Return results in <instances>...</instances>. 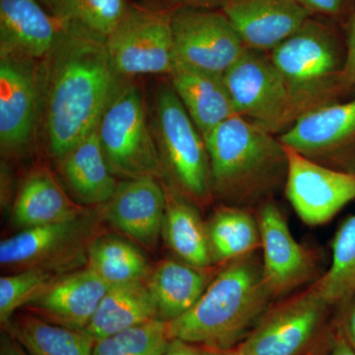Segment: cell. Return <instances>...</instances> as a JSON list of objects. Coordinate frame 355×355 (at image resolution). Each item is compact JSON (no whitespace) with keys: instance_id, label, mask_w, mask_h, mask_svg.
<instances>
[{"instance_id":"obj_1","label":"cell","mask_w":355,"mask_h":355,"mask_svg":"<svg viewBox=\"0 0 355 355\" xmlns=\"http://www.w3.org/2000/svg\"><path fill=\"white\" fill-rule=\"evenodd\" d=\"M105 43L60 28L55 48L40 62V120L58 160L97 130L121 83Z\"/></svg>"},{"instance_id":"obj_2","label":"cell","mask_w":355,"mask_h":355,"mask_svg":"<svg viewBox=\"0 0 355 355\" xmlns=\"http://www.w3.org/2000/svg\"><path fill=\"white\" fill-rule=\"evenodd\" d=\"M211 193L224 205L256 210L286 184V147L275 133L235 114L203 137Z\"/></svg>"},{"instance_id":"obj_3","label":"cell","mask_w":355,"mask_h":355,"mask_svg":"<svg viewBox=\"0 0 355 355\" xmlns=\"http://www.w3.org/2000/svg\"><path fill=\"white\" fill-rule=\"evenodd\" d=\"M258 253L220 266L195 306L169 322L171 338L209 349H236L275 301Z\"/></svg>"},{"instance_id":"obj_4","label":"cell","mask_w":355,"mask_h":355,"mask_svg":"<svg viewBox=\"0 0 355 355\" xmlns=\"http://www.w3.org/2000/svg\"><path fill=\"white\" fill-rule=\"evenodd\" d=\"M317 282V280H316ZM273 303L236 349L242 355H324L336 330L335 306L317 282Z\"/></svg>"},{"instance_id":"obj_5","label":"cell","mask_w":355,"mask_h":355,"mask_svg":"<svg viewBox=\"0 0 355 355\" xmlns=\"http://www.w3.org/2000/svg\"><path fill=\"white\" fill-rule=\"evenodd\" d=\"M270 53L288 89L293 123L303 114L335 103L336 93L345 88L335 40L318 21L309 18Z\"/></svg>"},{"instance_id":"obj_6","label":"cell","mask_w":355,"mask_h":355,"mask_svg":"<svg viewBox=\"0 0 355 355\" xmlns=\"http://www.w3.org/2000/svg\"><path fill=\"white\" fill-rule=\"evenodd\" d=\"M98 137L114 176L164 179V166L137 86L121 81L103 114Z\"/></svg>"},{"instance_id":"obj_7","label":"cell","mask_w":355,"mask_h":355,"mask_svg":"<svg viewBox=\"0 0 355 355\" xmlns=\"http://www.w3.org/2000/svg\"><path fill=\"white\" fill-rule=\"evenodd\" d=\"M153 128L166 174L173 188L193 202L211 196L209 153L205 139L172 86L162 84L156 94Z\"/></svg>"},{"instance_id":"obj_8","label":"cell","mask_w":355,"mask_h":355,"mask_svg":"<svg viewBox=\"0 0 355 355\" xmlns=\"http://www.w3.org/2000/svg\"><path fill=\"white\" fill-rule=\"evenodd\" d=\"M223 79L237 114L275 135L291 127L288 89L272 58L263 51L246 49Z\"/></svg>"},{"instance_id":"obj_9","label":"cell","mask_w":355,"mask_h":355,"mask_svg":"<svg viewBox=\"0 0 355 355\" xmlns=\"http://www.w3.org/2000/svg\"><path fill=\"white\" fill-rule=\"evenodd\" d=\"M105 44L120 78L169 76L175 62L172 15L130 6Z\"/></svg>"},{"instance_id":"obj_10","label":"cell","mask_w":355,"mask_h":355,"mask_svg":"<svg viewBox=\"0 0 355 355\" xmlns=\"http://www.w3.org/2000/svg\"><path fill=\"white\" fill-rule=\"evenodd\" d=\"M100 214L89 210L71 220L23 229L0 243V263L20 270L46 268L60 273L93 242Z\"/></svg>"},{"instance_id":"obj_11","label":"cell","mask_w":355,"mask_h":355,"mask_svg":"<svg viewBox=\"0 0 355 355\" xmlns=\"http://www.w3.org/2000/svg\"><path fill=\"white\" fill-rule=\"evenodd\" d=\"M284 147L287 155L284 191L305 224L320 226L328 223L355 200V173L320 164L291 147Z\"/></svg>"},{"instance_id":"obj_12","label":"cell","mask_w":355,"mask_h":355,"mask_svg":"<svg viewBox=\"0 0 355 355\" xmlns=\"http://www.w3.org/2000/svg\"><path fill=\"white\" fill-rule=\"evenodd\" d=\"M175 62L223 76L246 50L223 13L183 9L172 15Z\"/></svg>"},{"instance_id":"obj_13","label":"cell","mask_w":355,"mask_h":355,"mask_svg":"<svg viewBox=\"0 0 355 355\" xmlns=\"http://www.w3.org/2000/svg\"><path fill=\"white\" fill-rule=\"evenodd\" d=\"M254 211L260 227L263 279L275 300L314 284L320 277L316 257L296 241L277 203L268 200Z\"/></svg>"},{"instance_id":"obj_14","label":"cell","mask_w":355,"mask_h":355,"mask_svg":"<svg viewBox=\"0 0 355 355\" xmlns=\"http://www.w3.org/2000/svg\"><path fill=\"white\" fill-rule=\"evenodd\" d=\"M0 55V144L15 155L31 146L41 111L40 64Z\"/></svg>"},{"instance_id":"obj_15","label":"cell","mask_w":355,"mask_h":355,"mask_svg":"<svg viewBox=\"0 0 355 355\" xmlns=\"http://www.w3.org/2000/svg\"><path fill=\"white\" fill-rule=\"evenodd\" d=\"M279 139L305 157L331 167L355 144V99L303 114Z\"/></svg>"},{"instance_id":"obj_16","label":"cell","mask_w":355,"mask_h":355,"mask_svg":"<svg viewBox=\"0 0 355 355\" xmlns=\"http://www.w3.org/2000/svg\"><path fill=\"white\" fill-rule=\"evenodd\" d=\"M222 10L246 49L263 53L275 50L310 18L296 0H225Z\"/></svg>"},{"instance_id":"obj_17","label":"cell","mask_w":355,"mask_h":355,"mask_svg":"<svg viewBox=\"0 0 355 355\" xmlns=\"http://www.w3.org/2000/svg\"><path fill=\"white\" fill-rule=\"evenodd\" d=\"M153 177L135 178L118 184L104 216L135 241L154 247L164 224V184Z\"/></svg>"},{"instance_id":"obj_18","label":"cell","mask_w":355,"mask_h":355,"mask_svg":"<svg viewBox=\"0 0 355 355\" xmlns=\"http://www.w3.org/2000/svg\"><path fill=\"white\" fill-rule=\"evenodd\" d=\"M110 288L87 266L60 275L30 304L35 315L50 323L71 330H85Z\"/></svg>"},{"instance_id":"obj_19","label":"cell","mask_w":355,"mask_h":355,"mask_svg":"<svg viewBox=\"0 0 355 355\" xmlns=\"http://www.w3.org/2000/svg\"><path fill=\"white\" fill-rule=\"evenodd\" d=\"M60 34V26L40 0H0V55L42 62Z\"/></svg>"},{"instance_id":"obj_20","label":"cell","mask_w":355,"mask_h":355,"mask_svg":"<svg viewBox=\"0 0 355 355\" xmlns=\"http://www.w3.org/2000/svg\"><path fill=\"white\" fill-rule=\"evenodd\" d=\"M172 87L202 137L237 114L223 76L174 62Z\"/></svg>"},{"instance_id":"obj_21","label":"cell","mask_w":355,"mask_h":355,"mask_svg":"<svg viewBox=\"0 0 355 355\" xmlns=\"http://www.w3.org/2000/svg\"><path fill=\"white\" fill-rule=\"evenodd\" d=\"M214 277L209 268L182 261H161L146 282L159 319L172 322L186 314L202 297Z\"/></svg>"},{"instance_id":"obj_22","label":"cell","mask_w":355,"mask_h":355,"mask_svg":"<svg viewBox=\"0 0 355 355\" xmlns=\"http://www.w3.org/2000/svg\"><path fill=\"white\" fill-rule=\"evenodd\" d=\"M166 210L163 232L168 246L184 263L200 268L214 265L207 222L195 202L173 187L164 184Z\"/></svg>"},{"instance_id":"obj_23","label":"cell","mask_w":355,"mask_h":355,"mask_svg":"<svg viewBox=\"0 0 355 355\" xmlns=\"http://www.w3.org/2000/svg\"><path fill=\"white\" fill-rule=\"evenodd\" d=\"M60 172L70 190L87 205H104L118 184L105 158L98 128L60 160Z\"/></svg>"},{"instance_id":"obj_24","label":"cell","mask_w":355,"mask_h":355,"mask_svg":"<svg viewBox=\"0 0 355 355\" xmlns=\"http://www.w3.org/2000/svg\"><path fill=\"white\" fill-rule=\"evenodd\" d=\"M89 210L76 205L50 173H33L21 187L12 210L14 225L22 229L71 220Z\"/></svg>"},{"instance_id":"obj_25","label":"cell","mask_w":355,"mask_h":355,"mask_svg":"<svg viewBox=\"0 0 355 355\" xmlns=\"http://www.w3.org/2000/svg\"><path fill=\"white\" fill-rule=\"evenodd\" d=\"M154 319H159L157 309L147 284L142 280L111 287L85 331L98 342Z\"/></svg>"},{"instance_id":"obj_26","label":"cell","mask_w":355,"mask_h":355,"mask_svg":"<svg viewBox=\"0 0 355 355\" xmlns=\"http://www.w3.org/2000/svg\"><path fill=\"white\" fill-rule=\"evenodd\" d=\"M214 266H225L261 249V233L253 210L223 205L207 221Z\"/></svg>"},{"instance_id":"obj_27","label":"cell","mask_w":355,"mask_h":355,"mask_svg":"<svg viewBox=\"0 0 355 355\" xmlns=\"http://www.w3.org/2000/svg\"><path fill=\"white\" fill-rule=\"evenodd\" d=\"M4 329L29 355H92L95 340L85 330H71L27 313L12 317Z\"/></svg>"},{"instance_id":"obj_28","label":"cell","mask_w":355,"mask_h":355,"mask_svg":"<svg viewBox=\"0 0 355 355\" xmlns=\"http://www.w3.org/2000/svg\"><path fill=\"white\" fill-rule=\"evenodd\" d=\"M60 28L106 42L125 17L127 0H40Z\"/></svg>"},{"instance_id":"obj_29","label":"cell","mask_w":355,"mask_h":355,"mask_svg":"<svg viewBox=\"0 0 355 355\" xmlns=\"http://www.w3.org/2000/svg\"><path fill=\"white\" fill-rule=\"evenodd\" d=\"M88 268L110 287L142 282L146 277L144 254L130 243L104 236L93 240L87 251Z\"/></svg>"},{"instance_id":"obj_30","label":"cell","mask_w":355,"mask_h":355,"mask_svg":"<svg viewBox=\"0 0 355 355\" xmlns=\"http://www.w3.org/2000/svg\"><path fill=\"white\" fill-rule=\"evenodd\" d=\"M316 282L324 297L335 307L355 294V214L336 232L330 268Z\"/></svg>"},{"instance_id":"obj_31","label":"cell","mask_w":355,"mask_h":355,"mask_svg":"<svg viewBox=\"0 0 355 355\" xmlns=\"http://www.w3.org/2000/svg\"><path fill=\"white\" fill-rule=\"evenodd\" d=\"M171 340L169 322L154 319L98 340L92 355H164Z\"/></svg>"},{"instance_id":"obj_32","label":"cell","mask_w":355,"mask_h":355,"mask_svg":"<svg viewBox=\"0 0 355 355\" xmlns=\"http://www.w3.org/2000/svg\"><path fill=\"white\" fill-rule=\"evenodd\" d=\"M46 268H27L0 279V322L6 324L20 307L39 297L60 277Z\"/></svg>"},{"instance_id":"obj_33","label":"cell","mask_w":355,"mask_h":355,"mask_svg":"<svg viewBox=\"0 0 355 355\" xmlns=\"http://www.w3.org/2000/svg\"><path fill=\"white\" fill-rule=\"evenodd\" d=\"M336 326L355 352V294L336 307Z\"/></svg>"},{"instance_id":"obj_34","label":"cell","mask_w":355,"mask_h":355,"mask_svg":"<svg viewBox=\"0 0 355 355\" xmlns=\"http://www.w3.org/2000/svg\"><path fill=\"white\" fill-rule=\"evenodd\" d=\"M343 81L345 87L355 89V16L350 30L347 58L343 65Z\"/></svg>"},{"instance_id":"obj_35","label":"cell","mask_w":355,"mask_h":355,"mask_svg":"<svg viewBox=\"0 0 355 355\" xmlns=\"http://www.w3.org/2000/svg\"><path fill=\"white\" fill-rule=\"evenodd\" d=\"M308 12L334 15L340 10L343 0H296Z\"/></svg>"},{"instance_id":"obj_36","label":"cell","mask_w":355,"mask_h":355,"mask_svg":"<svg viewBox=\"0 0 355 355\" xmlns=\"http://www.w3.org/2000/svg\"><path fill=\"white\" fill-rule=\"evenodd\" d=\"M164 355H210L209 350L193 343L172 338Z\"/></svg>"},{"instance_id":"obj_37","label":"cell","mask_w":355,"mask_h":355,"mask_svg":"<svg viewBox=\"0 0 355 355\" xmlns=\"http://www.w3.org/2000/svg\"><path fill=\"white\" fill-rule=\"evenodd\" d=\"M0 355H29L23 349L22 345L17 342L15 338L6 329L2 331L1 340H0Z\"/></svg>"},{"instance_id":"obj_38","label":"cell","mask_w":355,"mask_h":355,"mask_svg":"<svg viewBox=\"0 0 355 355\" xmlns=\"http://www.w3.org/2000/svg\"><path fill=\"white\" fill-rule=\"evenodd\" d=\"M324 355H355V352L336 326L335 336L330 349Z\"/></svg>"},{"instance_id":"obj_39","label":"cell","mask_w":355,"mask_h":355,"mask_svg":"<svg viewBox=\"0 0 355 355\" xmlns=\"http://www.w3.org/2000/svg\"><path fill=\"white\" fill-rule=\"evenodd\" d=\"M210 355H242L238 352L237 349H232L228 350H216L209 349Z\"/></svg>"}]
</instances>
